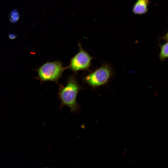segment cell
Returning <instances> with one entry per match:
<instances>
[{
	"label": "cell",
	"instance_id": "6da1fadb",
	"mask_svg": "<svg viewBox=\"0 0 168 168\" xmlns=\"http://www.w3.org/2000/svg\"><path fill=\"white\" fill-rule=\"evenodd\" d=\"M58 85V97L60 101L59 109L66 106L69 108L72 113L79 112L81 108L77 102V97L82 87L75 75L68 77L65 86L61 84Z\"/></svg>",
	"mask_w": 168,
	"mask_h": 168
},
{
	"label": "cell",
	"instance_id": "7a4b0ae2",
	"mask_svg": "<svg viewBox=\"0 0 168 168\" xmlns=\"http://www.w3.org/2000/svg\"><path fill=\"white\" fill-rule=\"evenodd\" d=\"M63 65L59 60L47 62L35 69L38 76L35 78L39 80L41 83L51 81L58 84L64 71L67 69Z\"/></svg>",
	"mask_w": 168,
	"mask_h": 168
},
{
	"label": "cell",
	"instance_id": "3957f363",
	"mask_svg": "<svg viewBox=\"0 0 168 168\" xmlns=\"http://www.w3.org/2000/svg\"><path fill=\"white\" fill-rule=\"evenodd\" d=\"M113 74L111 67L105 63L82 78L83 82L92 88L106 84Z\"/></svg>",
	"mask_w": 168,
	"mask_h": 168
},
{
	"label": "cell",
	"instance_id": "277c9868",
	"mask_svg": "<svg viewBox=\"0 0 168 168\" xmlns=\"http://www.w3.org/2000/svg\"><path fill=\"white\" fill-rule=\"evenodd\" d=\"M78 46V52L71 58L68 66L66 67L75 73L81 70H88L93 58L87 51L83 49L80 42Z\"/></svg>",
	"mask_w": 168,
	"mask_h": 168
},
{
	"label": "cell",
	"instance_id": "5b68a950",
	"mask_svg": "<svg viewBox=\"0 0 168 168\" xmlns=\"http://www.w3.org/2000/svg\"><path fill=\"white\" fill-rule=\"evenodd\" d=\"M149 0H139L133 6V12L135 14L141 15L145 14L147 11Z\"/></svg>",
	"mask_w": 168,
	"mask_h": 168
},
{
	"label": "cell",
	"instance_id": "8992f818",
	"mask_svg": "<svg viewBox=\"0 0 168 168\" xmlns=\"http://www.w3.org/2000/svg\"><path fill=\"white\" fill-rule=\"evenodd\" d=\"M159 58L161 61L168 58V42L161 46Z\"/></svg>",
	"mask_w": 168,
	"mask_h": 168
},
{
	"label": "cell",
	"instance_id": "52a82bcc",
	"mask_svg": "<svg viewBox=\"0 0 168 168\" xmlns=\"http://www.w3.org/2000/svg\"><path fill=\"white\" fill-rule=\"evenodd\" d=\"M163 39L164 40L168 41V31L166 34L163 37Z\"/></svg>",
	"mask_w": 168,
	"mask_h": 168
}]
</instances>
